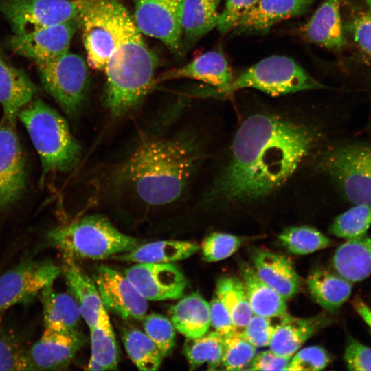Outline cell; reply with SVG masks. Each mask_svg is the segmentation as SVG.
Returning a JSON list of instances; mask_svg holds the SVG:
<instances>
[{
  "label": "cell",
  "instance_id": "24",
  "mask_svg": "<svg viewBox=\"0 0 371 371\" xmlns=\"http://www.w3.org/2000/svg\"><path fill=\"white\" fill-rule=\"evenodd\" d=\"M306 38L330 49H340L344 43L339 0H326L303 27Z\"/></svg>",
  "mask_w": 371,
  "mask_h": 371
},
{
  "label": "cell",
  "instance_id": "18",
  "mask_svg": "<svg viewBox=\"0 0 371 371\" xmlns=\"http://www.w3.org/2000/svg\"><path fill=\"white\" fill-rule=\"evenodd\" d=\"M251 257L252 267L258 276L286 300L299 292L301 280L288 258L260 249L252 250Z\"/></svg>",
  "mask_w": 371,
  "mask_h": 371
},
{
  "label": "cell",
  "instance_id": "29",
  "mask_svg": "<svg viewBox=\"0 0 371 371\" xmlns=\"http://www.w3.org/2000/svg\"><path fill=\"white\" fill-rule=\"evenodd\" d=\"M240 269L254 315L278 317L288 313L286 300L258 276L252 265L241 261Z\"/></svg>",
  "mask_w": 371,
  "mask_h": 371
},
{
  "label": "cell",
  "instance_id": "19",
  "mask_svg": "<svg viewBox=\"0 0 371 371\" xmlns=\"http://www.w3.org/2000/svg\"><path fill=\"white\" fill-rule=\"evenodd\" d=\"M60 269L69 293L76 301L85 323L89 328L97 325L108 313L93 278H91L76 261L63 259Z\"/></svg>",
  "mask_w": 371,
  "mask_h": 371
},
{
  "label": "cell",
  "instance_id": "4",
  "mask_svg": "<svg viewBox=\"0 0 371 371\" xmlns=\"http://www.w3.org/2000/svg\"><path fill=\"white\" fill-rule=\"evenodd\" d=\"M47 241L63 259L74 261L106 259L142 244L141 240L122 233L100 215L87 216L56 227L47 232Z\"/></svg>",
  "mask_w": 371,
  "mask_h": 371
},
{
  "label": "cell",
  "instance_id": "30",
  "mask_svg": "<svg viewBox=\"0 0 371 371\" xmlns=\"http://www.w3.org/2000/svg\"><path fill=\"white\" fill-rule=\"evenodd\" d=\"M335 271L352 282L371 275V238L347 240L337 247L332 258Z\"/></svg>",
  "mask_w": 371,
  "mask_h": 371
},
{
  "label": "cell",
  "instance_id": "6",
  "mask_svg": "<svg viewBox=\"0 0 371 371\" xmlns=\"http://www.w3.org/2000/svg\"><path fill=\"white\" fill-rule=\"evenodd\" d=\"M319 167L349 203L371 205V144L351 142L333 146L322 154Z\"/></svg>",
  "mask_w": 371,
  "mask_h": 371
},
{
  "label": "cell",
  "instance_id": "9",
  "mask_svg": "<svg viewBox=\"0 0 371 371\" xmlns=\"http://www.w3.org/2000/svg\"><path fill=\"white\" fill-rule=\"evenodd\" d=\"M117 0H87L80 14L83 44L89 65L104 70L117 44Z\"/></svg>",
  "mask_w": 371,
  "mask_h": 371
},
{
  "label": "cell",
  "instance_id": "7",
  "mask_svg": "<svg viewBox=\"0 0 371 371\" xmlns=\"http://www.w3.org/2000/svg\"><path fill=\"white\" fill-rule=\"evenodd\" d=\"M324 87L292 58L272 56L243 72L234 80L231 93L240 89L254 88L278 96Z\"/></svg>",
  "mask_w": 371,
  "mask_h": 371
},
{
  "label": "cell",
  "instance_id": "33",
  "mask_svg": "<svg viewBox=\"0 0 371 371\" xmlns=\"http://www.w3.org/2000/svg\"><path fill=\"white\" fill-rule=\"evenodd\" d=\"M216 295L228 311L238 330H242L254 313L241 279L223 276L216 282Z\"/></svg>",
  "mask_w": 371,
  "mask_h": 371
},
{
  "label": "cell",
  "instance_id": "8",
  "mask_svg": "<svg viewBox=\"0 0 371 371\" xmlns=\"http://www.w3.org/2000/svg\"><path fill=\"white\" fill-rule=\"evenodd\" d=\"M87 0H0L3 13L16 35L80 19Z\"/></svg>",
  "mask_w": 371,
  "mask_h": 371
},
{
  "label": "cell",
  "instance_id": "17",
  "mask_svg": "<svg viewBox=\"0 0 371 371\" xmlns=\"http://www.w3.org/2000/svg\"><path fill=\"white\" fill-rule=\"evenodd\" d=\"M85 342L78 330L60 333L45 329L41 337L29 348L32 363L36 370L66 368Z\"/></svg>",
  "mask_w": 371,
  "mask_h": 371
},
{
  "label": "cell",
  "instance_id": "45",
  "mask_svg": "<svg viewBox=\"0 0 371 371\" xmlns=\"http://www.w3.org/2000/svg\"><path fill=\"white\" fill-rule=\"evenodd\" d=\"M258 0H227L219 14L216 27L221 33L234 29L240 19L249 11Z\"/></svg>",
  "mask_w": 371,
  "mask_h": 371
},
{
  "label": "cell",
  "instance_id": "46",
  "mask_svg": "<svg viewBox=\"0 0 371 371\" xmlns=\"http://www.w3.org/2000/svg\"><path fill=\"white\" fill-rule=\"evenodd\" d=\"M210 304V326L223 337L238 330L221 301L215 295Z\"/></svg>",
  "mask_w": 371,
  "mask_h": 371
},
{
  "label": "cell",
  "instance_id": "48",
  "mask_svg": "<svg viewBox=\"0 0 371 371\" xmlns=\"http://www.w3.org/2000/svg\"><path fill=\"white\" fill-rule=\"evenodd\" d=\"M350 30L358 46L371 56V11L356 18Z\"/></svg>",
  "mask_w": 371,
  "mask_h": 371
},
{
  "label": "cell",
  "instance_id": "36",
  "mask_svg": "<svg viewBox=\"0 0 371 371\" xmlns=\"http://www.w3.org/2000/svg\"><path fill=\"white\" fill-rule=\"evenodd\" d=\"M371 227V205L357 204L337 216L329 232L347 240L365 237Z\"/></svg>",
  "mask_w": 371,
  "mask_h": 371
},
{
  "label": "cell",
  "instance_id": "26",
  "mask_svg": "<svg viewBox=\"0 0 371 371\" xmlns=\"http://www.w3.org/2000/svg\"><path fill=\"white\" fill-rule=\"evenodd\" d=\"M313 300L329 313L335 314L351 295L353 282L324 268L313 270L307 278Z\"/></svg>",
  "mask_w": 371,
  "mask_h": 371
},
{
  "label": "cell",
  "instance_id": "12",
  "mask_svg": "<svg viewBox=\"0 0 371 371\" xmlns=\"http://www.w3.org/2000/svg\"><path fill=\"white\" fill-rule=\"evenodd\" d=\"M79 26L80 19L25 34H14L9 41V46L15 54L36 65L51 62L69 52L72 37Z\"/></svg>",
  "mask_w": 371,
  "mask_h": 371
},
{
  "label": "cell",
  "instance_id": "39",
  "mask_svg": "<svg viewBox=\"0 0 371 371\" xmlns=\"http://www.w3.org/2000/svg\"><path fill=\"white\" fill-rule=\"evenodd\" d=\"M0 370H36L27 349L11 332L0 329Z\"/></svg>",
  "mask_w": 371,
  "mask_h": 371
},
{
  "label": "cell",
  "instance_id": "14",
  "mask_svg": "<svg viewBox=\"0 0 371 371\" xmlns=\"http://www.w3.org/2000/svg\"><path fill=\"white\" fill-rule=\"evenodd\" d=\"M135 24L141 33L162 41L172 49L180 45L183 35V0H133Z\"/></svg>",
  "mask_w": 371,
  "mask_h": 371
},
{
  "label": "cell",
  "instance_id": "49",
  "mask_svg": "<svg viewBox=\"0 0 371 371\" xmlns=\"http://www.w3.org/2000/svg\"><path fill=\"white\" fill-rule=\"evenodd\" d=\"M351 304L355 312L371 328V307L359 295L352 299Z\"/></svg>",
  "mask_w": 371,
  "mask_h": 371
},
{
  "label": "cell",
  "instance_id": "42",
  "mask_svg": "<svg viewBox=\"0 0 371 371\" xmlns=\"http://www.w3.org/2000/svg\"><path fill=\"white\" fill-rule=\"evenodd\" d=\"M287 314L278 317L253 315L241 333L256 348L266 347L269 346L274 333Z\"/></svg>",
  "mask_w": 371,
  "mask_h": 371
},
{
  "label": "cell",
  "instance_id": "40",
  "mask_svg": "<svg viewBox=\"0 0 371 371\" xmlns=\"http://www.w3.org/2000/svg\"><path fill=\"white\" fill-rule=\"evenodd\" d=\"M142 324L144 333L163 357L170 355L175 344V328L171 320L161 314L150 313L144 317Z\"/></svg>",
  "mask_w": 371,
  "mask_h": 371
},
{
  "label": "cell",
  "instance_id": "31",
  "mask_svg": "<svg viewBox=\"0 0 371 371\" xmlns=\"http://www.w3.org/2000/svg\"><path fill=\"white\" fill-rule=\"evenodd\" d=\"M89 328L91 357L86 369L93 371L117 369L118 347L108 313L97 325Z\"/></svg>",
  "mask_w": 371,
  "mask_h": 371
},
{
  "label": "cell",
  "instance_id": "2",
  "mask_svg": "<svg viewBox=\"0 0 371 371\" xmlns=\"http://www.w3.org/2000/svg\"><path fill=\"white\" fill-rule=\"evenodd\" d=\"M200 157L192 139L149 140L135 150L120 173L145 203L164 205L181 196Z\"/></svg>",
  "mask_w": 371,
  "mask_h": 371
},
{
  "label": "cell",
  "instance_id": "38",
  "mask_svg": "<svg viewBox=\"0 0 371 371\" xmlns=\"http://www.w3.org/2000/svg\"><path fill=\"white\" fill-rule=\"evenodd\" d=\"M256 352L241 330H236L223 337L221 366L226 370H247Z\"/></svg>",
  "mask_w": 371,
  "mask_h": 371
},
{
  "label": "cell",
  "instance_id": "37",
  "mask_svg": "<svg viewBox=\"0 0 371 371\" xmlns=\"http://www.w3.org/2000/svg\"><path fill=\"white\" fill-rule=\"evenodd\" d=\"M278 240L289 251L304 255L330 246L329 238L317 229L308 226H295L285 229Z\"/></svg>",
  "mask_w": 371,
  "mask_h": 371
},
{
  "label": "cell",
  "instance_id": "23",
  "mask_svg": "<svg viewBox=\"0 0 371 371\" xmlns=\"http://www.w3.org/2000/svg\"><path fill=\"white\" fill-rule=\"evenodd\" d=\"M43 313L45 329L72 333L78 330L82 317L76 301L69 293H60L49 284L38 294Z\"/></svg>",
  "mask_w": 371,
  "mask_h": 371
},
{
  "label": "cell",
  "instance_id": "32",
  "mask_svg": "<svg viewBox=\"0 0 371 371\" xmlns=\"http://www.w3.org/2000/svg\"><path fill=\"white\" fill-rule=\"evenodd\" d=\"M216 0H183L181 10L182 33L193 39L217 26L219 14Z\"/></svg>",
  "mask_w": 371,
  "mask_h": 371
},
{
  "label": "cell",
  "instance_id": "3",
  "mask_svg": "<svg viewBox=\"0 0 371 371\" xmlns=\"http://www.w3.org/2000/svg\"><path fill=\"white\" fill-rule=\"evenodd\" d=\"M157 60L145 43L127 9L120 2L117 44L104 71L106 104L115 116L126 112L147 94L153 83Z\"/></svg>",
  "mask_w": 371,
  "mask_h": 371
},
{
  "label": "cell",
  "instance_id": "15",
  "mask_svg": "<svg viewBox=\"0 0 371 371\" xmlns=\"http://www.w3.org/2000/svg\"><path fill=\"white\" fill-rule=\"evenodd\" d=\"M124 274L147 301L180 299L187 285L183 273L174 262L136 263Z\"/></svg>",
  "mask_w": 371,
  "mask_h": 371
},
{
  "label": "cell",
  "instance_id": "41",
  "mask_svg": "<svg viewBox=\"0 0 371 371\" xmlns=\"http://www.w3.org/2000/svg\"><path fill=\"white\" fill-rule=\"evenodd\" d=\"M242 238L230 234L214 232L201 245L203 258L208 262L223 260L234 254L240 247Z\"/></svg>",
  "mask_w": 371,
  "mask_h": 371
},
{
  "label": "cell",
  "instance_id": "16",
  "mask_svg": "<svg viewBox=\"0 0 371 371\" xmlns=\"http://www.w3.org/2000/svg\"><path fill=\"white\" fill-rule=\"evenodd\" d=\"M14 124L5 116L0 122V210L18 199L25 186V159Z\"/></svg>",
  "mask_w": 371,
  "mask_h": 371
},
{
  "label": "cell",
  "instance_id": "28",
  "mask_svg": "<svg viewBox=\"0 0 371 371\" xmlns=\"http://www.w3.org/2000/svg\"><path fill=\"white\" fill-rule=\"evenodd\" d=\"M170 313L175 330L186 338L200 337L210 329V304L199 292L181 297Z\"/></svg>",
  "mask_w": 371,
  "mask_h": 371
},
{
  "label": "cell",
  "instance_id": "51",
  "mask_svg": "<svg viewBox=\"0 0 371 371\" xmlns=\"http://www.w3.org/2000/svg\"><path fill=\"white\" fill-rule=\"evenodd\" d=\"M217 3H218L221 0H216Z\"/></svg>",
  "mask_w": 371,
  "mask_h": 371
},
{
  "label": "cell",
  "instance_id": "1",
  "mask_svg": "<svg viewBox=\"0 0 371 371\" xmlns=\"http://www.w3.org/2000/svg\"><path fill=\"white\" fill-rule=\"evenodd\" d=\"M317 137L308 126L276 115L248 117L234 138L230 159L211 196L225 202L266 196L295 171Z\"/></svg>",
  "mask_w": 371,
  "mask_h": 371
},
{
  "label": "cell",
  "instance_id": "27",
  "mask_svg": "<svg viewBox=\"0 0 371 371\" xmlns=\"http://www.w3.org/2000/svg\"><path fill=\"white\" fill-rule=\"evenodd\" d=\"M199 249L198 245L186 240H159L140 244L135 248L113 256L115 260L136 263H171L185 260Z\"/></svg>",
  "mask_w": 371,
  "mask_h": 371
},
{
  "label": "cell",
  "instance_id": "52",
  "mask_svg": "<svg viewBox=\"0 0 371 371\" xmlns=\"http://www.w3.org/2000/svg\"><path fill=\"white\" fill-rule=\"evenodd\" d=\"M0 54H2V52H1V48H0Z\"/></svg>",
  "mask_w": 371,
  "mask_h": 371
},
{
  "label": "cell",
  "instance_id": "13",
  "mask_svg": "<svg viewBox=\"0 0 371 371\" xmlns=\"http://www.w3.org/2000/svg\"><path fill=\"white\" fill-rule=\"evenodd\" d=\"M93 280L106 311L124 319L142 320L146 315L147 300L124 274L102 265Z\"/></svg>",
  "mask_w": 371,
  "mask_h": 371
},
{
  "label": "cell",
  "instance_id": "11",
  "mask_svg": "<svg viewBox=\"0 0 371 371\" xmlns=\"http://www.w3.org/2000/svg\"><path fill=\"white\" fill-rule=\"evenodd\" d=\"M61 273L50 260L27 259L0 276V317L9 308L31 302Z\"/></svg>",
  "mask_w": 371,
  "mask_h": 371
},
{
  "label": "cell",
  "instance_id": "25",
  "mask_svg": "<svg viewBox=\"0 0 371 371\" xmlns=\"http://www.w3.org/2000/svg\"><path fill=\"white\" fill-rule=\"evenodd\" d=\"M0 54V104L4 116L15 121L19 111L29 104L35 87L26 74L7 63Z\"/></svg>",
  "mask_w": 371,
  "mask_h": 371
},
{
  "label": "cell",
  "instance_id": "20",
  "mask_svg": "<svg viewBox=\"0 0 371 371\" xmlns=\"http://www.w3.org/2000/svg\"><path fill=\"white\" fill-rule=\"evenodd\" d=\"M187 78L215 87L223 93H231L234 81L230 67L220 51L207 52L188 64L166 72L161 80Z\"/></svg>",
  "mask_w": 371,
  "mask_h": 371
},
{
  "label": "cell",
  "instance_id": "44",
  "mask_svg": "<svg viewBox=\"0 0 371 371\" xmlns=\"http://www.w3.org/2000/svg\"><path fill=\"white\" fill-rule=\"evenodd\" d=\"M344 359L350 370L371 371V348L353 337H348Z\"/></svg>",
  "mask_w": 371,
  "mask_h": 371
},
{
  "label": "cell",
  "instance_id": "21",
  "mask_svg": "<svg viewBox=\"0 0 371 371\" xmlns=\"http://www.w3.org/2000/svg\"><path fill=\"white\" fill-rule=\"evenodd\" d=\"M315 0H258L238 22L240 32L265 33L277 23L305 12Z\"/></svg>",
  "mask_w": 371,
  "mask_h": 371
},
{
  "label": "cell",
  "instance_id": "22",
  "mask_svg": "<svg viewBox=\"0 0 371 371\" xmlns=\"http://www.w3.org/2000/svg\"><path fill=\"white\" fill-rule=\"evenodd\" d=\"M332 322L325 313L307 318L287 314L274 333L269 349L278 355L291 357L303 344Z\"/></svg>",
  "mask_w": 371,
  "mask_h": 371
},
{
  "label": "cell",
  "instance_id": "43",
  "mask_svg": "<svg viewBox=\"0 0 371 371\" xmlns=\"http://www.w3.org/2000/svg\"><path fill=\"white\" fill-rule=\"evenodd\" d=\"M331 361L330 355L322 347L313 346L298 350L291 358L286 370L317 371Z\"/></svg>",
  "mask_w": 371,
  "mask_h": 371
},
{
  "label": "cell",
  "instance_id": "35",
  "mask_svg": "<svg viewBox=\"0 0 371 371\" xmlns=\"http://www.w3.org/2000/svg\"><path fill=\"white\" fill-rule=\"evenodd\" d=\"M122 341L128 357L139 370L153 371L159 368L164 357L144 332L135 328L126 329Z\"/></svg>",
  "mask_w": 371,
  "mask_h": 371
},
{
  "label": "cell",
  "instance_id": "47",
  "mask_svg": "<svg viewBox=\"0 0 371 371\" xmlns=\"http://www.w3.org/2000/svg\"><path fill=\"white\" fill-rule=\"evenodd\" d=\"M291 358L278 355L269 349L256 353L247 370H286Z\"/></svg>",
  "mask_w": 371,
  "mask_h": 371
},
{
  "label": "cell",
  "instance_id": "50",
  "mask_svg": "<svg viewBox=\"0 0 371 371\" xmlns=\"http://www.w3.org/2000/svg\"><path fill=\"white\" fill-rule=\"evenodd\" d=\"M366 3L370 8V10L371 11V0H366Z\"/></svg>",
  "mask_w": 371,
  "mask_h": 371
},
{
  "label": "cell",
  "instance_id": "34",
  "mask_svg": "<svg viewBox=\"0 0 371 371\" xmlns=\"http://www.w3.org/2000/svg\"><path fill=\"white\" fill-rule=\"evenodd\" d=\"M223 337L214 330L198 337L187 338L183 353L190 368L194 370L206 363L208 370H217L221 363Z\"/></svg>",
  "mask_w": 371,
  "mask_h": 371
},
{
  "label": "cell",
  "instance_id": "10",
  "mask_svg": "<svg viewBox=\"0 0 371 371\" xmlns=\"http://www.w3.org/2000/svg\"><path fill=\"white\" fill-rule=\"evenodd\" d=\"M46 91L67 113H75L82 105L88 85V70L78 54L67 53L51 62L36 65Z\"/></svg>",
  "mask_w": 371,
  "mask_h": 371
},
{
  "label": "cell",
  "instance_id": "5",
  "mask_svg": "<svg viewBox=\"0 0 371 371\" xmlns=\"http://www.w3.org/2000/svg\"><path fill=\"white\" fill-rule=\"evenodd\" d=\"M17 117L39 155L43 176L50 172H67L76 166L80 146L56 110L36 99L22 108Z\"/></svg>",
  "mask_w": 371,
  "mask_h": 371
}]
</instances>
